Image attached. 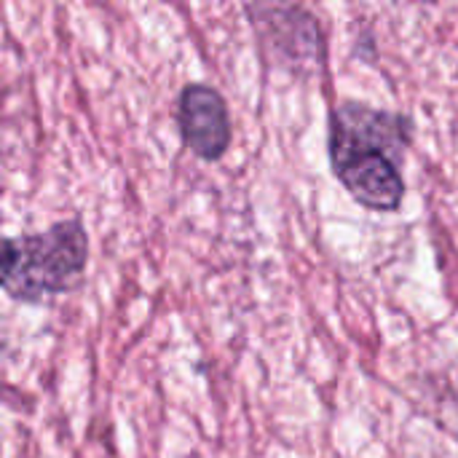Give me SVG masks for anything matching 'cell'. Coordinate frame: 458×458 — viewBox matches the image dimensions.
I'll return each instance as SVG.
<instances>
[{"instance_id": "cell-5", "label": "cell", "mask_w": 458, "mask_h": 458, "mask_svg": "<svg viewBox=\"0 0 458 458\" xmlns=\"http://www.w3.org/2000/svg\"><path fill=\"white\" fill-rule=\"evenodd\" d=\"M456 405H458V397H456ZM456 411H458V408H456ZM456 437H458V435H456Z\"/></svg>"}, {"instance_id": "cell-1", "label": "cell", "mask_w": 458, "mask_h": 458, "mask_svg": "<svg viewBox=\"0 0 458 458\" xmlns=\"http://www.w3.org/2000/svg\"><path fill=\"white\" fill-rule=\"evenodd\" d=\"M413 121L403 113L341 102L330 110V164L338 182L373 212H397L405 199L403 161Z\"/></svg>"}, {"instance_id": "cell-3", "label": "cell", "mask_w": 458, "mask_h": 458, "mask_svg": "<svg viewBox=\"0 0 458 458\" xmlns=\"http://www.w3.org/2000/svg\"><path fill=\"white\" fill-rule=\"evenodd\" d=\"M252 16L255 32L266 48V54L293 70V72H311L322 56V30L314 13L303 5H274L258 3L247 5Z\"/></svg>"}, {"instance_id": "cell-2", "label": "cell", "mask_w": 458, "mask_h": 458, "mask_svg": "<svg viewBox=\"0 0 458 458\" xmlns=\"http://www.w3.org/2000/svg\"><path fill=\"white\" fill-rule=\"evenodd\" d=\"M89 242L78 220L19 239H0V287L16 301L62 295L81 282Z\"/></svg>"}, {"instance_id": "cell-4", "label": "cell", "mask_w": 458, "mask_h": 458, "mask_svg": "<svg viewBox=\"0 0 458 458\" xmlns=\"http://www.w3.org/2000/svg\"><path fill=\"white\" fill-rule=\"evenodd\" d=\"M177 126L182 142L204 161H217L231 145V115L220 91L204 83L182 89L177 102Z\"/></svg>"}]
</instances>
